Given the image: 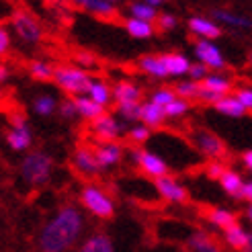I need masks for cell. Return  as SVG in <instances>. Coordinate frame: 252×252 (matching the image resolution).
Instances as JSON below:
<instances>
[{
  "instance_id": "1",
  "label": "cell",
  "mask_w": 252,
  "mask_h": 252,
  "mask_svg": "<svg viewBox=\"0 0 252 252\" xmlns=\"http://www.w3.org/2000/svg\"><path fill=\"white\" fill-rule=\"evenodd\" d=\"M82 230V216L74 205L62 207L39 234L41 252H66Z\"/></svg>"
},
{
  "instance_id": "2",
  "label": "cell",
  "mask_w": 252,
  "mask_h": 252,
  "mask_svg": "<svg viewBox=\"0 0 252 252\" xmlns=\"http://www.w3.org/2000/svg\"><path fill=\"white\" fill-rule=\"evenodd\" d=\"M54 80L64 93L74 94V96H82L84 93L91 91L93 78L86 72L72 68V66H56L54 70Z\"/></svg>"
},
{
  "instance_id": "3",
  "label": "cell",
  "mask_w": 252,
  "mask_h": 252,
  "mask_svg": "<svg viewBox=\"0 0 252 252\" xmlns=\"http://www.w3.org/2000/svg\"><path fill=\"white\" fill-rule=\"evenodd\" d=\"M52 166L54 162L47 154L43 152H31L25 156L23 164H21V176L29 185H43L49 181V174H52Z\"/></svg>"
},
{
  "instance_id": "4",
  "label": "cell",
  "mask_w": 252,
  "mask_h": 252,
  "mask_svg": "<svg viewBox=\"0 0 252 252\" xmlns=\"http://www.w3.org/2000/svg\"><path fill=\"white\" fill-rule=\"evenodd\" d=\"M80 203L100 220H113L115 216V205L107 193H103L98 187L88 185L80 191Z\"/></svg>"
},
{
  "instance_id": "5",
  "label": "cell",
  "mask_w": 252,
  "mask_h": 252,
  "mask_svg": "<svg viewBox=\"0 0 252 252\" xmlns=\"http://www.w3.org/2000/svg\"><path fill=\"white\" fill-rule=\"evenodd\" d=\"M131 160L135 162L137 166L142 168L144 174L152 176V179H160V176H166L168 174V164L160 156L148 152V150H142V148H133L129 152Z\"/></svg>"
},
{
  "instance_id": "6",
  "label": "cell",
  "mask_w": 252,
  "mask_h": 252,
  "mask_svg": "<svg viewBox=\"0 0 252 252\" xmlns=\"http://www.w3.org/2000/svg\"><path fill=\"white\" fill-rule=\"evenodd\" d=\"M10 23H12L15 33L21 37L25 43H37L41 39V27H39V23H37V19L31 15V12L17 10L15 15H12Z\"/></svg>"
},
{
  "instance_id": "7",
  "label": "cell",
  "mask_w": 252,
  "mask_h": 252,
  "mask_svg": "<svg viewBox=\"0 0 252 252\" xmlns=\"http://www.w3.org/2000/svg\"><path fill=\"white\" fill-rule=\"evenodd\" d=\"M195 144L199 148V152L209 160H221V158L228 156V146L223 144V140L207 129L195 131Z\"/></svg>"
},
{
  "instance_id": "8",
  "label": "cell",
  "mask_w": 252,
  "mask_h": 252,
  "mask_svg": "<svg viewBox=\"0 0 252 252\" xmlns=\"http://www.w3.org/2000/svg\"><path fill=\"white\" fill-rule=\"evenodd\" d=\"M10 121H12V127L6 131V142H8V146L12 150L23 152V150H27L31 146V142H33L31 129L27 127V123H25L23 115H15Z\"/></svg>"
},
{
  "instance_id": "9",
  "label": "cell",
  "mask_w": 252,
  "mask_h": 252,
  "mask_svg": "<svg viewBox=\"0 0 252 252\" xmlns=\"http://www.w3.org/2000/svg\"><path fill=\"white\" fill-rule=\"evenodd\" d=\"M154 185H156V191L162 195L164 201H170V203H187L189 201V191L179 181L172 179V176H168V174L156 179Z\"/></svg>"
},
{
  "instance_id": "10",
  "label": "cell",
  "mask_w": 252,
  "mask_h": 252,
  "mask_svg": "<svg viewBox=\"0 0 252 252\" xmlns=\"http://www.w3.org/2000/svg\"><path fill=\"white\" fill-rule=\"evenodd\" d=\"M91 123H93L94 135L100 137L103 142H115L117 137L121 135V131H123V125H121L115 117H113V115H109V113L100 115L98 119H94V121H91Z\"/></svg>"
},
{
  "instance_id": "11",
  "label": "cell",
  "mask_w": 252,
  "mask_h": 252,
  "mask_svg": "<svg viewBox=\"0 0 252 252\" xmlns=\"http://www.w3.org/2000/svg\"><path fill=\"white\" fill-rule=\"evenodd\" d=\"M72 164H74V168H76L80 174H84V176H94V174H98L100 170H103L98 166V162H96L94 150L84 148V146L76 148L74 158H72Z\"/></svg>"
},
{
  "instance_id": "12",
  "label": "cell",
  "mask_w": 252,
  "mask_h": 252,
  "mask_svg": "<svg viewBox=\"0 0 252 252\" xmlns=\"http://www.w3.org/2000/svg\"><path fill=\"white\" fill-rule=\"evenodd\" d=\"M195 54L201 64H205L207 68H216V70L225 68V60H223L221 52L207 39H201L199 43H195Z\"/></svg>"
},
{
  "instance_id": "13",
  "label": "cell",
  "mask_w": 252,
  "mask_h": 252,
  "mask_svg": "<svg viewBox=\"0 0 252 252\" xmlns=\"http://www.w3.org/2000/svg\"><path fill=\"white\" fill-rule=\"evenodd\" d=\"M94 156H96V162L100 168H109L113 164H117L123 156V150L119 144L115 142H103L100 146L94 148Z\"/></svg>"
},
{
  "instance_id": "14",
  "label": "cell",
  "mask_w": 252,
  "mask_h": 252,
  "mask_svg": "<svg viewBox=\"0 0 252 252\" xmlns=\"http://www.w3.org/2000/svg\"><path fill=\"white\" fill-rule=\"evenodd\" d=\"M189 29H191L195 35L203 37V39H216V37L221 35V27L216 25L213 21L205 19V17H191L189 19Z\"/></svg>"
},
{
  "instance_id": "15",
  "label": "cell",
  "mask_w": 252,
  "mask_h": 252,
  "mask_svg": "<svg viewBox=\"0 0 252 252\" xmlns=\"http://www.w3.org/2000/svg\"><path fill=\"white\" fill-rule=\"evenodd\" d=\"M113 96L117 98L119 105H125V103H140V100H142V91H140V86H135L133 82L121 80V82L115 84V88H113Z\"/></svg>"
},
{
  "instance_id": "16",
  "label": "cell",
  "mask_w": 252,
  "mask_h": 252,
  "mask_svg": "<svg viewBox=\"0 0 252 252\" xmlns=\"http://www.w3.org/2000/svg\"><path fill=\"white\" fill-rule=\"evenodd\" d=\"M137 66H140V70H144L146 74H150V76H154V78H166V76H170L168 70H166L164 60H162V56H158V58L144 56V58H140V62H137Z\"/></svg>"
},
{
  "instance_id": "17",
  "label": "cell",
  "mask_w": 252,
  "mask_h": 252,
  "mask_svg": "<svg viewBox=\"0 0 252 252\" xmlns=\"http://www.w3.org/2000/svg\"><path fill=\"white\" fill-rule=\"evenodd\" d=\"M205 220H209L216 228H220V230H228V228H232V225H236L238 221H236V216L232 211H225V209H218V207H207L205 211Z\"/></svg>"
},
{
  "instance_id": "18",
  "label": "cell",
  "mask_w": 252,
  "mask_h": 252,
  "mask_svg": "<svg viewBox=\"0 0 252 252\" xmlns=\"http://www.w3.org/2000/svg\"><path fill=\"white\" fill-rule=\"evenodd\" d=\"M189 248L193 252H221L220 244L207 232H193L189 238Z\"/></svg>"
},
{
  "instance_id": "19",
  "label": "cell",
  "mask_w": 252,
  "mask_h": 252,
  "mask_svg": "<svg viewBox=\"0 0 252 252\" xmlns=\"http://www.w3.org/2000/svg\"><path fill=\"white\" fill-rule=\"evenodd\" d=\"M74 103H76V109H78V115H82L84 119H88V121H94V119H98L100 115H105V107H100V105H96L94 100L91 98V96H76L74 98Z\"/></svg>"
},
{
  "instance_id": "20",
  "label": "cell",
  "mask_w": 252,
  "mask_h": 252,
  "mask_svg": "<svg viewBox=\"0 0 252 252\" xmlns=\"http://www.w3.org/2000/svg\"><path fill=\"white\" fill-rule=\"evenodd\" d=\"M164 119H166L164 107L152 103V100L142 105V119L140 121H144V125H148V127H158V125L164 123Z\"/></svg>"
},
{
  "instance_id": "21",
  "label": "cell",
  "mask_w": 252,
  "mask_h": 252,
  "mask_svg": "<svg viewBox=\"0 0 252 252\" xmlns=\"http://www.w3.org/2000/svg\"><path fill=\"white\" fill-rule=\"evenodd\" d=\"M220 185H221V189L228 195L240 199V191H242V187H244V181H242V176L238 174V172H234L232 168H225L223 174L220 176Z\"/></svg>"
},
{
  "instance_id": "22",
  "label": "cell",
  "mask_w": 252,
  "mask_h": 252,
  "mask_svg": "<svg viewBox=\"0 0 252 252\" xmlns=\"http://www.w3.org/2000/svg\"><path fill=\"white\" fill-rule=\"evenodd\" d=\"M223 236H225V242H228L234 250H242V252L246 250L250 238H252V234H248L240 223H236V225H232V228H228Z\"/></svg>"
},
{
  "instance_id": "23",
  "label": "cell",
  "mask_w": 252,
  "mask_h": 252,
  "mask_svg": "<svg viewBox=\"0 0 252 252\" xmlns=\"http://www.w3.org/2000/svg\"><path fill=\"white\" fill-rule=\"evenodd\" d=\"M162 60H164L170 76H183V74H189V70H191V62L181 54H164Z\"/></svg>"
},
{
  "instance_id": "24",
  "label": "cell",
  "mask_w": 252,
  "mask_h": 252,
  "mask_svg": "<svg viewBox=\"0 0 252 252\" xmlns=\"http://www.w3.org/2000/svg\"><path fill=\"white\" fill-rule=\"evenodd\" d=\"M72 2L78 4L80 8L94 12L98 17H113L115 15V4L107 2V0H72Z\"/></svg>"
},
{
  "instance_id": "25",
  "label": "cell",
  "mask_w": 252,
  "mask_h": 252,
  "mask_svg": "<svg viewBox=\"0 0 252 252\" xmlns=\"http://www.w3.org/2000/svg\"><path fill=\"white\" fill-rule=\"evenodd\" d=\"M125 29L135 39H150L154 35V25L148 21H140V19H127L125 21Z\"/></svg>"
},
{
  "instance_id": "26",
  "label": "cell",
  "mask_w": 252,
  "mask_h": 252,
  "mask_svg": "<svg viewBox=\"0 0 252 252\" xmlns=\"http://www.w3.org/2000/svg\"><path fill=\"white\" fill-rule=\"evenodd\" d=\"M80 252H115V250H113V242L107 234H94L82 244Z\"/></svg>"
},
{
  "instance_id": "27",
  "label": "cell",
  "mask_w": 252,
  "mask_h": 252,
  "mask_svg": "<svg viewBox=\"0 0 252 252\" xmlns=\"http://www.w3.org/2000/svg\"><path fill=\"white\" fill-rule=\"evenodd\" d=\"M216 109L221 113V115H228V117H242L246 113V107L240 103V100L236 96H228V94L216 105Z\"/></svg>"
},
{
  "instance_id": "28",
  "label": "cell",
  "mask_w": 252,
  "mask_h": 252,
  "mask_svg": "<svg viewBox=\"0 0 252 252\" xmlns=\"http://www.w3.org/2000/svg\"><path fill=\"white\" fill-rule=\"evenodd\" d=\"M88 94H91V98L94 100L96 105L107 107V105L111 103L113 91L107 86V82H103V80H93V86H91V91H88Z\"/></svg>"
},
{
  "instance_id": "29",
  "label": "cell",
  "mask_w": 252,
  "mask_h": 252,
  "mask_svg": "<svg viewBox=\"0 0 252 252\" xmlns=\"http://www.w3.org/2000/svg\"><path fill=\"white\" fill-rule=\"evenodd\" d=\"M213 19H218L221 23H228L232 27H240V29H252V21L240 15H234L228 10H213Z\"/></svg>"
},
{
  "instance_id": "30",
  "label": "cell",
  "mask_w": 252,
  "mask_h": 252,
  "mask_svg": "<svg viewBox=\"0 0 252 252\" xmlns=\"http://www.w3.org/2000/svg\"><path fill=\"white\" fill-rule=\"evenodd\" d=\"M199 84L203 86L205 91H213V93H220V94H228L232 91V82L223 76H205Z\"/></svg>"
},
{
  "instance_id": "31",
  "label": "cell",
  "mask_w": 252,
  "mask_h": 252,
  "mask_svg": "<svg viewBox=\"0 0 252 252\" xmlns=\"http://www.w3.org/2000/svg\"><path fill=\"white\" fill-rule=\"evenodd\" d=\"M54 66L52 64H47V62H31L29 64V72H31V76L35 80H41V82H47V80H52L54 78Z\"/></svg>"
},
{
  "instance_id": "32",
  "label": "cell",
  "mask_w": 252,
  "mask_h": 252,
  "mask_svg": "<svg viewBox=\"0 0 252 252\" xmlns=\"http://www.w3.org/2000/svg\"><path fill=\"white\" fill-rule=\"evenodd\" d=\"M133 19H140V21H148V23H154L158 21V10L154 6H150L146 2H133L129 6Z\"/></svg>"
},
{
  "instance_id": "33",
  "label": "cell",
  "mask_w": 252,
  "mask_h": 252,
  "mask_svg": "<svg viewBox=\"0 0 252 252\" xmlns=\"http://www.w3.org/2000/svg\"><path fill=\"white\" fill-rule=\"evenodd\" d=\"M56 107H58V100L54 96H49V94H41V96H37L33 100V109H35L37 115H41V117L52 115Z\"/></svg>"
},
{
  "instance_id": "34",
  "label": "cell",
  "mask_w": 252,
  "mask_h": 252,
  "mask_svg": "<svg viewBox=\"0 0 252 252\" xmlns=\"http://www.w3.org/2000/svg\"><path fill=\"white\" fill-rule=\"evenodd\" d=\"M199 91H201V84L195 82V80H189V82H181L174 86V93L179 98H185V100H193L199 96Z\"/></svg>"
},
{
  "instance_id": "35",
  "label": "cell",
  "mask_w": 252,
  "mask_h": 252,
  "mask_svg": "<svg viewBox=\"0 0 252 252\" xmlns=\"http://www.w3.org/2000/svg\"><path fill=\"white\" fill-rule=\"evenodd\" d=\"M119 115L125 121H140L142 119V105L140 103H125V105H117Z\"/></svg>"
},
{
  "instance_id": "36",
  "label": "cell",
  "mask_w": 252,
  "mask_h": 252,
  "mask_svg": "<svg viewBox=\"0 0 252 252\" xmlns=\"http://www.w3.org/2000/svg\"><path fill=\"white\" fill-rule=\"evenodd\" d=\"M189 100H185V98H174L170 105H166L164 107V111H166V117H181V115H185V113L189 111Z\"/></svg>"
},
{
  "instance_id": "37",
  "label": "cell",
  "mask_w": 252,
  "mask_h": 252,
  "mask_svg": "<svg viewBox=\"0 0 252 252\" xmlns=\"http://www.w3.org/2000/svg\"><path fill=\"white\" fill-rule=\"evenodd\" d=\"M174 98H179L176 96V93L174 91H168V88H158V91L152 94V103H156V105H160V107H166V105H170Z\"/></svg>"
},
{
  "instance_id": "38",
  "label": "cell",
  "mask_w": 252,
  "mask_h": 252,
  "mask_svg": "<svg viewBox=\"0 0 252 252\" xmlns=\"http://www.w3.org/2000/svg\"><path fill=\"white\" fill-rule=\"evenodd\" d=\"M152 135V131H150V127L148 125H135V127H131L129 131H127V137L131 142H135V144H144V142H148V137Z\"/></svg>"
},
{
  "instance_id": "39",
  "label": "cell",
  "mask_w": 252,
  "mask_h": 252,
  "mask_svg": "<svg viewBox=\"0 0 252 252\" xmlns=\"http://www.w3.org/2000/svg\"><path fill=\"white\" fill-rule=\"evenodd\" d=\"M176 25H179V21H176L174 15H168V12H162V15H158V29H160L162 33L174 29Z\"/></svg>"
},
{
  "instance_id": "40",
  "label": "cell",
  "mask_w": 252,
  "mask_h": 252,
  "mask_svg": "<svg viewBox=\"0 0 252 252\" xmlns=\"http://www.w3.org/2000/svg\"><path fill=\"white\" fill-rule=\"evenodd\" d=\"M223 170H225V166L221 164L220 160H209L207 166H205V174L213 181H220V176L223 174Z\"/></svg>"
},
{
  "instance_id": "41",
  "label": "cell",
  "mask_w": 252,
  "mask_h": 252,
  "mask_svg": "<svg viewBox=\"0 0 252 252\" xmlns=\"http://www.w3.org/2000/svg\"><path fill=\"white\" fill-rule=\"evenodd\" d=\"M60 115L64 119H72L74 115H78V109H76V103H74V98H66L60 103Z\"/></svg>"
},
{
  "instance_id": "42",
  "label": "cell",
  "mask_w": 252,
  "mask_h": 252,
  "mask_svg": "<svg viewBox=\"0 0 252 252\" xmlns=\"http://www.w3.org/2000/svg\"><path fill=\"white\" fill-rule=\"evenodd\" d=\"M207 70H209V68H207L205 64H201V62H199V64H191V70H189V76H191V80H195V82H201L205 76H209Z\"/></svg>"
},
{
  "instance_id": "43",
  "label": "cell",
  "mask_w": 252,
  "mask_h": 252,
  "mask_svg": "<svg viewBox=\"0 0 252 252\" xmlns=\"http://www.w3.org/2000/svg\"><path fill=\"white\" fill-rule=\"evenodd\" d=\"M234 96L246 107V111H252V88H238Z\"/></svg>"
},
{
  "instance_id": "44",
  "label": "cell",
  "mask_w": 252,
  "mask_h": 252,
  "mask_svg": "<svg viewBox=\"0 0 252 252\" xmlns=\"http://www.w3.org/2000/svg\"><path fill=\"white\" fill-rule=\"evenodd\" d=\"M8 47H10V35L2 25H0V56H4L8 52Z\"/></svg>"
},
{
  "instance_id": "45",
  "label": "cell",
  "mask_w": 252,
  "mask_h": 252,
  "mask_svg": "<svg viewBox=\"0 0 252 252\" xmlns=\"http://www.w3.org/2000/svg\"><path fill=\"white\" fill-rule=\"evenodd\" d=\"M240 199H244V201H250V203H252V181L244 183L242 191H240Z\"/></svg>"
},
{
  "instance_id": "46",
  "label": "cell",
  "mask_w": 252,
  "mask_h": 252,
  "mask_svg": "<svg viewBox=\"0 0 252 252\" xmlns=\"http://www.w3.org/2000/svg\"><path fill=\"white\" fill-rule=\"evenodd\" d=\"M242 162H244V166L252 172V150H246V152L242 154Z\"/></svg>"
},
{
  "instance_id": "47",
  "label": "cell",
  "mask_w": 252,
  "mask_h": 252,
  "mask_svg": "<svg viewBox=\"0 0 252 252\" xmlns=\"http://www.w3.org/2000/svg\"><path fill=\"white\" fill-rule=\"evenodd\" d=\"M6 78H8V68L0 64V82H4Z\"/></svg>"
},
{
  "instance_id": "48",
  "label": "cell",
  "mask_w": 252,
  "mask_h": 252,
  "mask_svg": "<svg viewBox=\"0 0 252 252\" xmlns=\"http://www.w3.org/2000/svg\"><path fill=\"white\" fill-rule=\"evenodd\" d=\"M144 2H146V4H150V6H154V8H156L158 4H162V2H166V0H144Z\"/></svg>"
},
{
  "instance_id": "49",
  "label": "cell",
  "mask_w": 252,
  "mask_h": 252,
  "mask_svg": "<svg viewBox=\"0 0 252 252\" xmlns=\"http://www.w3.org/2000/svg\"><path fill=\"white\" fill-rule=\"evenodd\" d=\"M246 216H248V220H250V221H252V205H250V207H248V209H246Z\"/></svg>"
},
{
  "instance_id": "50",
  "label": "cell",
  "mask_w": 252,
  "mask_h": 252,
  "mask_svg": "<svg viewBox=\"0 0 252 252\" xmlns=\"http://www.w3.org/2000/svg\"><path fill=\"white\" fill-rule=\"evenodd\" d=\"M244 252H252V238H250V242H248V246H246V250Z\"/></svg>"
},
{
  "instance_id": "51",
  "label": "cell",
  "mask_w": 252,
  "mask_h": 252,
  "mask_svg": "<svg viewBox=\"0 0 252 252\" xmlns=\"http://www.w3.org/2000/svg\"><path fill=\"white\" fill-rule=\"evenodd\" d=\"M248 62H250V66H252V52H250V56H248Z\"/></svg>"
},
{
  "instance_id": "52",
  "label": "cell",
  "mask_w": 252,
  "mask_h": 252,
  "mask_svg": "<svg viewBox=\"0 0 252 252\" xmlns=\"http://www.w3.org/2000/svg\"><path fill=\"white\" fill-rule=\"evenodd\" d=\"M107 2H111V4H113V2H119V0H107Z\"/></svg>"
},
{
  "instance_id": "53",
  "label": "cell",
  "mask_w": 252,
  "mask_h": 252,
  "mask_svg": "<svg viewBox=\"0 0 252 252\" xmlns=\"http://www.w3.org/2000/svg\"><path fill=\"white\" fill-rule=\"evenodd\" d=\"M47 2H54V0H47Z\"/></svg>"
},
{
  "instance_id": "54",
  "label": "cell",
  "mask_w": 252,
  "mask_h": 252,
  "mask_svg": "<svg viewBox=\"0 0 252 252\" xmlns=\"http://www.w3.org/2000/svg\"><path fill=\"white\" fill-rule=\"evenodd\" d=\"M0 96H2V93H0Z\"/></svg>"
}]
</instances>
